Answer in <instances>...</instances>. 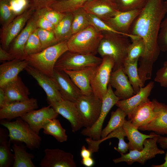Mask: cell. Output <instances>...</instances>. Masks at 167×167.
Instances as JSON below:
<instances>
[{
  "label": "cell",
  "mask_w": 167,
  "mask_h": 167,
  "mask_svg": "<svg viewBox=\"0 0 167 167\" xmlns=\"http://www.w3.org/2000/svg\"><path fill=\"white\" fill-rule=\"evenodd\" d=\"M167 13L164 0H148L130 30V34L142 38L145 44V53L139 59L138 67L142 79L151 78L153 64L161 51L157 42L160 27Z\"/></svg>",
  "instance_id": "1"
},
{
  "label": "cell",
  "mask_w": 167,
  "mask_h": 167,
  "mask_svg": "<svg viewBox=\"0 0 167 167\" xmlns=\"http://www.w3.org/2000/svg\"><path fill=\"white\" fill-rule=\"evenodd\" d=\"M102 32L103 36L98 47V53L102 58L108 56L113 58L114 65L112 71H114L122 67L127 56L128 48L131 43L130 38L126 36L116 33Z\"/></svg>",
  "instance_id": "2"
},
{
  "label": "cell",
  "mask_w": 167,
  "mask_h": 167,
  "mask_svg": "<svg viewBox=\"0 0 167 167\" xmlns=\"http://www.w3.org/2000/svg\"><path fill=\"white\" fill-rule=\"evenodd\" d=\"M67 41L59 42L37 53L27 57L28 64L51 77L55 64L60 57L68 50Z\"/></svg>",
  "instance_id": "3"
},
{
  "label": "cell",
  "mask_w": 167,
  "mask_h": 167,
  "mask_svg": "<svg viewBox=\"0 0 167 167\" xmlns=\"http://www.w3.org/2000/svg\"><path fill=\"white\" fill-rule=\"evenodd\" d=\"M103 35L93 26L90 25L72 35L67 41L68 51L85 54L96 55Z\"/></svg>",
  "instance_id": "4"
},
{
  "label": "cell",
  "mask_w": 167,
  "mask_h": 167,
  "mask_svg": "<svg viewBox=\"0 0 167 167\" xmlns=\"http://www.w3.org/2000/svg\"><path fill=\"white\" fill-rule=\"evenodd\" d=\"M13 121L0 120V124L9 132L11 142L24 143L30 150L39 149L41 138L31 128L28 124L20 117Z\"/></svg>",
  "instance_id": "5"
},
{
  "label": "cell",
  "mask_w": 167,
  "mask_h": 167,
  "mask_svg": "<svg viewBox=\"0 0 167 167\" xmlns=\"http://www.w3.org/2000/svg\"><path fill=\"white\" fill-rule=\"evenodd\" d=\"M102 58L93 54H85L67 51L58 58L54 69L60 71H75L90 66H97Z\"/></svg>",
  "instance_id": "6"
},
{
  "label": "cell",
  "mask_w": 167,
  "mask_h": 167,
  "mask_svg": "<svg viewBox=\"0 0 167 167\" xmlns=\"http://www.w3.org/2000/svg\"><path fill=\"white\" fill-rule=\"evenodd\" d=\"M158 134L153 138L146 139L143 142V148L140 151L130 150L128 153H120V157L113 160L115 164L125 162L129 165L135 162L144 165L148 160L155 157L157 154L165 153V151L159 148L157 144Z\"/></svg>",
  "instance_id": "7"
},
{
  "label": "cell",
  "mask_w": 167,
  "mask_h": 167,
  "mask_svg": "<svg viewBox=\"0 0 167 167\" xmlns=\"http://www.w3.org/2000/svg\"><path fill=\"white\" fill-rule=\"evenodd\" d=\"M102 58L101 63L97 66L90 81L93 93L101 100L107 92L110 75L114 65L112 57L105 56Z\"/></svg>",
  "instance_id": "8"
},
{
  "label": "cell",
  "mask_w": 167,
  "mask_h": 167,
  "mask_svg": "<svg viewBox=\"0 0 167 167\" xmlns=\"http://www.w3.org/2000/svg\"><path fill=\"white\" fill-rule=\"evenodd\" d=\"M81 117L84 126L91 127L100 115L102 101L93 93L89 95H82L75 102Z\"/></svg>",
  "instance_id": "9"
},
{
  "label": "cell",
  "mask_w": 167,
  "mask_h": 167,
  "mask_svg": "<svg viewBox=\"0 0 167 167\" xmlns=\"http://www.w3.org/2000/svg\"><path fill=\"white\" fill-rule=\"evenodd\" d=\"M112 87L109 84L107 92L102 99L101 112L99 116L94 124L89 128H85L81 132L83 135L91 138L95 140L101 139L102 127L104 120L112 108L120 100L113 91Z\"/></svg>",
  "instance_id": "10"
},
{
  "label": "cell",
  "mask_w": 167,
  "mask_h": 167,
  "mask_svg": "<svg viewBox=\"0 0 167 167\" xmlns=\"http://www.w3.org/2000/svg\"><path fill=\"white\" fill-rule=\"evenodd\" d=\"M34 11L31 8L17 16L7 26L1 28L0 34L1 46L4 49L8 50L11 43L24 28Z\"/></svg>",
  "instance_id": "11"
},
{
  "label": "cell",
  "mask_w": 167,
  "mask_h": 167,
  "mask_svg": "<svg viewBox=\"0 0 167 167\" xmlns=\"http://www.w3.org/2000/svg\"><path fill=\"white\" fill-rule=\"evenodd\" d=\"M38 15L35 11L25 26L10 44L7 51L16 59L25 60L24 48L30 35L37 28Z\"/></svg>",
  "instance_id": "12"
},
{
  "label": "cell",
  "mask_w": 167,
  "mask_h": 167,
  "mask_svg": "<svg viewBox=\"0 0 167 167\" xmlns=\"http://www.w3.org/2000/svg\"><path fill=\"white\" fill-rule=\"evenodd\" d=\"M51 78L63 100L75 102L82 95L79 89L64 71L54 69Z\"/></svg>",
  "instance_id": "13"
},
{
  "label": "cell",
  "mask_w": 167,
  "mask_h": 167,
  "mask_svg": "<svg viewBox=\"0 0 167 167\" xmlns=\"http://www.w3.org/2000/svg\"><path fill=\"white\" fill-rule=\"evenodd\" d=\"M142 9L119 11L114 16L104 21L114 29L128 36L132 41L140 38L130 34L129 31L133 23Z\"/></svg>",
  "instance_id": "14"
},
{
  "label": "cell",
  "mask_w": 167,
  "mask_h": 167,
  "mask_svg": "<svg viewBox=\"0 0 167 167\" xmlns=\"http://www.w3.org/2000/svg\"><path fill=\"white\" fill-rule=\"evenodd\" d=\"M59 114L50 105L32 110L20 118L26 122L31 128L39 135L40 130L51 120L57 118Z\"/></svg>",
  "instance_id": "15"
},
{
  "label": "cell",
  "mask_w": 167,
  "mask_h": 167,
  "mask_svg": "<svg viewBox=\"0 0 167 167\" xmlns=\"http://www.w3.org/2000/svg\"><path fill=\"white\" fill-rule=\"evenodd\" d=\"M49 104L58 113L70 122L73 132L77 131L84 126L82 119L75 102L63 99Z\"/></svg>",
  "instance_id": "16"
},
{
  "label": "cell",
  "mask_w": 167,
  "mask_h": 167,
  "mask_svg": "<svg viewBox=\"0 0 167 167\" xmlns=\"http://www.w3.org/2000/svg\"><path fill=\"white\" fill-rule=\"evenodd\" d=\"M45 155L41 160V167H75L74 156L71 153L58 148L45 149Z\"/></svg>",
  "instance_id": "17"
},
{
  "label": "cell",
  "mask_w": 167,
  "mask_h": 167,
  "mask_svg": "<svg viewBox=\"0 0 167 167\" xmlns=\"http://www.w3.org/2000/svg\"><path fill=\"white\" fill-rule=\"evenodd\" d=\"M25 70L37 82L45 92L48 104L63 100L53 79L34 67L28 65Z\"/></svg>",
  "instance_id": "18"
},
{
  "label": "cell",
  "mask_w": 167,
  "mask_h": 167,
  "mask_svg": "<svg viewBox=\"0 0 167 167\" xmlns=\"http://www.w3.org/2000/svg\"><path fill=\"white\" fill-rule=\"evenodd\" d=\"M37 100L33 98L11 102L0 108V119L10 121L38 108Z\"/></svg>",
  "instance_id": "19"
},
{
  "label": "cell",
  "mask_w": 167,
  "mask_h": 167,
  "mask_svg": "<svg viewBox=\"0 0 167 167\" xmlns=\"http://www.w3.org/2000/svg\"><path fill=\"white\" fill-rule=\"evenodd\" d=\"M109 84L115 89L114 92L120 100L127 99L135 94L122 67L112 71Z\"/></svg>",
  "instance_id": "20"
},
{
  "label": "cell",
  "mask_w": 167,
  "mask_h": 167,
  "mask_svg": "<svg viewBox=\"0 0 167 167\" xmlns=\"http://www.w3.org/2000/svg\"><path fill=\"white\" fill-rule=\"evenodd\" d=\"M157 116L153 101L148 99L135 109L128 118L138 129L149 123Z\"/></svg>",
  "instance_id": "21"
},
{
  "label": "cell",
  "mask_w": 167,
  "mask_h": 167,
  "mask_svg": "<svg viewBox=\"0 0 167 167\" xmlns=\"http://www.w3.org/2000/svg\"><path fill=\"white\" fill-rule=\"evenodd\" d=\"M83 8L88 13L104 21L113 17L119 11L115 4L108 0H91Z\"/></svg>",
  "instance_id": "22"
},
{
  "label": "cell",
  "mask_w": 167,
  "mask_h": 167,
  "mask_svg": "<svg viewBox=\"0 0 167 167\" xmlns=\"http://www.w3.org/2000/svg\"><path fill=\"white\" fill-rule=\"evenodd\" d=\"M152 101L157 116L149 123L138 129L142 131H153L159 135H167V105L156 99Z\"/></svg>",
  "instance_id": "23"
},
{
  "label": "cell",
  "mask_w": 167,
  "mask_h": 167,
  "mask_svg": "<svg viewBox=\"0 0 167 167\" xmlns=\"http://www.w3.org/2000/svg\"><path fill=\"white\" fill-rule=\"evenodd\" d=\"M154 86V82L150 81L134 95L126 99L119 100L115 105L122 109L128 117L135 109L148 99Z\"/></svg>",
  "instance_id": "24"
},
{
  "label": "cell",
  "mask_w": 167,
  "mask_h": 167,
  "mask_svg": "<svg viewBox=\"0 0 167 167\" xmlns=\"http://www.w3.org/2000/svg\"><path fill=\"white\" fill-rule=\"evenodd\" d=\"M97 66H90L75 71L64 70L80 90L82 95L93 93L90 81Z\"/></svg>",
  "instance_id": "25"
},
{
  "label": "cell",
  "mask_w": 167,
  "mask_h": 167,
  "mask_svg": "<svg viewBox=\"0 0 167 167\" xmlns=\"http://www.w3.org/2000/svg\"><path fill=\"white\" fill-rule=\"evenodd\" d=\"M2 88L5 92L7 104L12 102L25 101L30 98L29 89L19 75Z\"/></svg>",
  "instance_id": "26"
},
{
  "label": "cell",
  "mask_w": 167,
  "mask_h": 167,
  "mask_svg": "<svg viewBox=\"0 0 167 167\" xmlns=\"http://www.w3.org/2000/svg\"><path fill=\"white\" fill-rule=\"evenodd\" d=\"M28 65L26 60L16 58L1 64L0 66V87H3L17 77L19 72Z\"/></svg>",
  "instance_id": "27"
},
{
  "label": "cell",
  "mask_w": 167,
  "mask_h": 167,
  "mask_svg": "<svg viewBox=\"0 0 167 167\" xmlns=\"http://www.w3.org/2000/svg\"><path fill=\"white\" fill-rule=\"evenodd\" d=\"M126 134L130 145V150H137L140 151L143 148V142L148 138H153L157 134L154 132L149 135L142 133L138 131L131 122L130 120H125L122 126Z\"/></svg>",
  "instance_id": "28"
},
{
  "label": "cell",
  "mask_w": 167,
  "mask_h": 167,
  "mask_svg": "<svg viewBox=\"0 0 167 167\" xmlns=\"http://www.w3.org/2000/svg\"><path fill=\"white\" fill-rule=\"evenodd\" d=\"M8 138V130L0 128V167H13L15 156L11 152Z\"/></svg>",
  "instance_id": "29"
},
{
  "label": "cell",
  "mask_w": 167,
  "mask_h": 167,
  "mask_svg": "<svg viewBox=\"0 0 167 167\" xmlns=\"http://www.w3.org/2000/svg\"><path fill=\"white\" fill-rule=\"evenodd\" d=\"M12 148L15 156L13 167H36L32 162L34 156L27 152L26 146L14 143Z\"/></svg>",
  "instance_id": "30"
},
{
  "label": "cell",
  "mask_w": 167,
  "mask_h": 167,
  "mask_svg": "<svg viewBox=\"0 0 167 167\" xmlns=\"http://www.w3.org/2000/svg\"><path fill=\"white\" fill-rule=\"evenodd\" d=\"M73 19L72 12L66 13L63 19L55 26L53 32L58 42L67 41L73 35L72 30Z\"/></svg>",
  "instance_id": "31"
},
{
  "label": "cell",
  "mask_w": 167,
  "mask_h": 167,
  "mask_svg": "<svg viewBox=\"0 0 167 167\" xmlns=\"http://www.w3.org/2000/svg\"><path fill=\"white\" fill-rule=\"evenodd\" d=\"M138 61L139 60L131 62L124 61L122 66L123 70L127 75L135 94L139 91L140 88L144 86L138 73Z\"/></svg>",
  "instance_id": "32"
},
{
  "label": "cell",
  "mask_w": 167,
  "mask_h": 167,
  "mask_svg": "<svg viewBox=\"0 0 167 167\" xmlns=\"http://www.w3.org/2000/svg\"><path fill=\"white\" fill-rule=\"evenodd\" d=\"M126 116L125 112L119 107L115 111H112L107 125L102 130L101 139L105 138L113 131L122 126Z\"/></svg>",
  "instance_id": "33"
},
{
  "label": "cell",
  "mask_w": 167,
  "mask_h": 167,
  "mask_svg": "<svg viewBox=\"0 0 167 167\" xmlns=\"http://www.w3.org/2000/svg\"><path fill=\"white\" fill-rule=\"evenodd\" d=\"M43 129L44 134L53 136L58 142L66 141L67 139L66 130L57 118L50 120Z\"/></svg>",
  "instance_id": "34"
},
{
  "label": "cell",
  "mask_w": 167,
  "mask_h": 167,
  "mask_svg": "<svg viewBox=\"0 0 167 167\" xmlns=\"http://www.w3.org/2000/svg\"><path fill=\"white\" fill-rule=\"evenodd\" d=\"M126 136V134L125 130L123 127L122 126L110 132L105 138L95 141V143L96 146H99L101 142L105 140L113 138H117L119 140L118 147H114V149L120 154H125L130 148L129 143L126 142L124 140V138Z\"/></svg>",
  "instance_id": "35"
},
{
  "label": "cell",
  "mask_w": 167,
  "mask_h": 167,
  "mask_svg": "<svg viewBox=\"0 0 167 167\" xmlns=\"http://www.w3.org/2000/svg\"><path fill=\"white\" fill-rule=\"evenodd\" d=\"M90 0H60L55 2L49 7L62 13H71L83 8L85 4Z\"/></svg>",
  "instance_id": "36"
},
{
  "label": "cell",
  "mask_w": 167,
  "mask_h": 167,
  "mask_svg": "<svg viewBox=\"0 0 167 167\" xmlns=\"http://www.w3.org/2000/svg\"><path fill=\"white\" fill-rule=\"evenodd\" d=\"M72 13L73 15L72 24L73 35L83 30L90 25L88 13L83 8L78 9Z\"/></svg>",
  "instance_id": "37"
},
{
  "label": "cell",
  "mask_w": 167,
  "mask_h": 167,
  "mask_svg": "<svg viewBox=\"0 0 167 167\" xmlns=\"http://www.w3.org/2000/svg\"><path fill=\"white\" fill-rule=\"evenodd\" d=\"M131 41L128 48L127 56L124 61L131 62L139 60L144 54L145 45L142 38H139Z\"/></svg>",
  "instance_id": "38"
},
{
  "label": "cell",
  "mask_w": 167,
  "mask_h": 167,
  "mask_svg": "<svg viewBox=\"0 0 167 167\" xmlns=\"http://www.w3.org/2000/svg\"><path fill=\"white\" fill-rule=\"evenodd\" d=\"M39 16L43 17L56 26L65 15L62 13L47 7L35 11Z\"/></svg>",
  "instance_id": "39"
},
{
  "label": "cell",
  "mask_w": 167,
  "mask_h": 167,
  "mask_svg": "<svg viewBox=\"0 0 167 167\" xmlns=\"http://www.w3.org/2000/svg\"><path fill=\"white\" fill-rule=\"evenodd\" d=\"M148 0H114L119 11H126L142 9Z\"/></svg>",
  "instance_id": "40"
},
{
  "label": "cell",
  "mask_w": 167,
  "mask_h": 167,
  "mask_svg": "<svg viewBox=\"0 0 167 167\" xmlns=\"http://www.w3.org/2000/svg\"><path fill=\"white\" fill-rule=\"evenodd\" d=\"M42 50L36 29L30 35L25 45L24 52L26 58L28 55L37 53Z\"/></svg>",
  "instance_id": "41"
},
{
  "label": "cell",
  "mask_w": 167,
  "mask_h": 167,
  "mask_svg": "<svg viewBox=\"0 0 167 167\" xmlns=\"http://www.w3.org/2000/svg\"><path fill=\"white\" fill-rule=\"evenodd\" d=\"M36 32L41 42L42 50L59 43L53 32L38 28L36 29Z\"/></svg>",
  "instance_id": "42"
},
{
  "label": "cell",
  "mask_w": 167,
  "mask_h": 167,
  "mask_svg": "<svg viewBox=\"0 0 167 167\" xmlns=\"http://www.w3.org/2000/svg\"><path fill=\"white\" fill-rule=\"evenodd\" d=\"M17 16L12 12L6 0H0V22L2 27L11 22Z\"/></svg>",
  "instance_id": "43"
},
{
  "label": "cell",
  "mask_w": 167,
  "mask_h": 167,
  "mask_svg": "<svg viewBox=\"0 0 167 167\" xmlns=\"http://www.w3.org/2000/svg\"><path fill=\"white\" fill-rule=\"evenodd\" d=\"M9 7L16 16L31 8L30 0H6Z\"/></svg>",
  "instance_id": "44"
},
{
  "label": "cell",
  "mask_w": 167,
  "mask_h": 167,
  "mask_svg": "<svg viewBox=\"0 0 167 167\" xmlns=\"http://www.w3.org/2000/svg\"><path fill=\"white\" fill-rule=\"evenodd\" d=\"M88 17L90 25L93 26L98 31L112 32L124 35L114 29L104 21L96 16L88 13Z\"/></svg>",
  "instance_id": "45"
},
{
  "label": "cell",
  "mask_w": 167,
  "mask_h": 167,
  "mask_svg": "<svg viewBox=\"0 0 167 167\" xmlns=\"http://www.w3.org/2000/svg\"><path fill=\"white\" fill-rule=\"evenodd\" d=\"M157 42L160 51L167 52V15L161 24Z\"/></svg>",
  "instance_id": "46"
},
{
  "label": "cell",
  "mask_w": 167,
  "mask_h": 167,
  "mask_svg": "<svg viewBox=\"0 0 167 167\" xmlns=\"http://www.w3.org/2000/svg\"><path fill=\"white\" fill-rule=\"evenodd\" d=\"M154 81L161 86L167 88V61L164 63L162 67L156 72Z\"/></svg>",
  "instance_id": "47"
},
{
  "label": "cell",
  "mask_w": 167,
  "mask_h": 167,
  "mask_svg": "<svg viewBox=\"0 0 167 167\" xmlns=\"http://www.w3.org/2000/svg\"><path fill=\"white\" fill-rule=\"evenodd\" d=\"M31 8L35 11L47 7H49L60 0H30Z\"/></svg>",
  "instance_id": "48"
},
{
  "label": "cell",
  "mask_w": 167,
  "mask_h": 167,
  "mask_svg": "<svg viewBox=\"0 0 167 167\" xmlns=\"http://www.w3.org/2000/svg\"><path fill=\"white\" fill-rule=\"evenodd\" d=\"M37 28L53 32L55 26L45 18L38 16L37 22Z\"/></svg>",
  "instance_id": "49"
},
{
  "label": "cell",
  "mask_w": 167,
  "mask_h": 167,
  "mask_svg": "<svg viewBox=\"0 0 167 167\" xmlns=\"http://www.w3.org/2000/svg\"><path fill=\"white\" fill-rule=\"evenodd\" d=\"M15 58L7 51L4 49L0 46V62L6 61H10Z\"/></svg>",
  "instance_id": "50"
},
{
  "label": "cell",
  "mask_w": 167,
  "mask_h": 167,
  "mask_svg": "<svg viewBox=\"0 0 167 167\" xmlns=\"http://www.w3.org/2000/svg\"><path fill=\"white\" fill-rule=\"evenodd\" d=\"M6 98L4 90L2 88L0 87V108L7 105Z\"/></svg>",
  "instance_id": "51"
},
{
  "label": "cell",
  "mask_w": 167,
  "mask_h": 167,
  "mask_svg": "<svg viewBox=\"0 0 167 167\" xmlns=\"http://www.w3.org/2000/svg\"><path fill=\"white\" fill-rule=\"evenodd\" d=\"M157 143L163 149H167V137H164L158 135Z\"/></svg>",
  "instance_id": "52"
},
{
  "label": "cell",
  "mask_w": 167,
  "mask_h": 167,
  "mask_svg": "<svg viewBox=\"0 0 167 167\" xmlns=\"http://www.w3.org/2000/svg\"><path fill=\"white\" fill-rule=\"evenodd\" d=\"M93 153L88 148H87L84 145H83L81 150L80 156L82 158L92 157Z\"/></svg>",
  "instance_id": "53"
},
{
  "label": "cell",
  "mask_w": 167,
  "mask_h": 167,
  "mask_svg": "<svg viewBox=\"0 0 167 167\" xmlns=\"http://www.w3.org/2000/svg\"><path fill=\"white\" fill-rule=\"evenodd\" d=\"M81 162L83 165L87 167H92L95 164L94 161L92 157L82 158Z\"/></svg>",
  "instance_id": "54"
},
{
  "label": "cell",
  "mask_w": 167,
  "mask_h": 167,
  "mask_svg": "<svg viewBox=\"0 0 167 167\" xmlns=\"http://www.w3.org/2000/svg\"><path fill=\"white\" fill-rule=\"evenodd\" d=\"M165 162L163 164L159 165H152L153 167H167V152H166L164 157Z\"/></svg>",
  "instance_id": "55"
},
{
  "label": "cell",
  "mask_w": 167,
  "mask_h": 167,
  "mask_svg": "<svg viewBox=\"0 0 167 167\" xmlns=\"http://www.w3.org/2000/svg\"><path fill=\"white\" fill-rule=\"evenodd\" d=\"M167 9V0H164Z\"/></svg>",
  "instance_id": "56"
},
{
  "label": "cell",
  "mask_w": 167,
  "mask_h": 167,
  "mask_svg": "<svg viewBox=\"0 0 167 167\" xmlns=\"http://www.w3.org/2000/svg\"><path fill=\"white\" fill-rule=\"evenodd\" d=\"M109 1H110V2H113V3H115V2H114V0H108Z\"/></svg>",
  "instance_id": "57"
}]
</instances>
